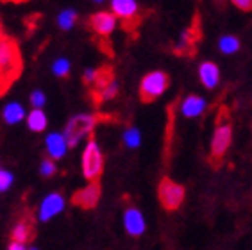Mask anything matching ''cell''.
Returning a JSON list of instances; mask_svg holds the SVG:
<instances>
[{"label": "cell", "instance_id": "cell-1", "mask_svg": "<svg viewBox=\"0 0 252 250\" xmlns=\"http://www.w3.org/2000/svg\"><path fill=\"white\" fill-rule=\"evenodd\" d=\"M22 72V54L16 39L0 31V95L18 79Z\"/></svg>", "mask_w": 252, "mask_h": 250}, {"label": "cell", "instance_id": "cell-2", "mask_svg": "<svg viewBox=\"0 0 252 250\" xmlns=\"http://www.w3.org/2000/svg\"><path fill=\"white\" fill-rule=\"evenodd\" d=\"M233 145V125L227 118H219L209 141V157L215 163H220Z\"/></svg>", "mask_w": 252, "mask_h": 250}, {"label": "cell", "instance_id": "cell-3", "mask_svg": "<svg viewBox=\"0 0 252 250\" xmlns=\"http://www.w3.org/2000/svg\"><path fill=\"white\" fill-rule=\"evenodd\" d=\"M97 122H98L97 115L83 113V115L73 116L63 130L64 138H66V141H68V147H70V149H72V147H77V145L81 143V140H84V138L90 140Z\"/></svg>", "mask_w": 252, "mask_h": 250}, {"label": "cell", "instance_id": "cell-4", "mask_svg": "<svg viewBox=\"0 0 252 250\" xmlns=\"http://www.w3.org/2000/svg\"><path fill=\"white\" fill-rule=\"evenodd\" d=\"M158 200L165 211H177L186 200V188L174 179L163 177L158 184Z\"/></svg>", "mask_w": 252, "mask_h": 250}, {"label": "cell", "instance_id": "cell-5", "mask_svg": "<svg viewBox=\"0 0 252 250\" xmlns=\"http://www.w3.org/2000/svg\"><path fill=\"white\" fill-rule=\"evenodd\" d=\"M170 86V77L168 73L163 70H152V72L145 73L140 82V98L143 102H154L159 96L165 95V92Z\"/></svg>", "mask_w": 252, "mask_h": 250}, {"label": "cell", "instance_id": "cell-6", "mask_svg": "<svg viewBox=\"0 0 252 250\" xmlns=\"http://www.w3.org/2000/svg\"><path fill=\"white\" fill-rule=\"evenodd\" d=\"M104 172V154L93 138L88 140L83 152V175L88 183H98Z\"/></svg>", "mask_w": 252, "mask_h": 250}, {"label": "cell", "instance_id": "cell-7", "mask_svg": "<svg viewBox=\"0 0 252 250\" xmlns=\"http://www.w3.org/2000/svg\"><path fill=\"white\" fill-rule=\"evenodd\" d=\"M88 25H90V29L97 34V36L107 38V36H111L115 32V29H117L118 18L113 15L111 11H98V13H93L90 16Z\"/></svg>", "mask_w": 252, "mask_h": 250}, {"label": "cell", "instance_id": "cell-8", "mask_svg": "<svg viewBox=\"0 0 252 250\" xmlns=\"http://www.w3.org/2000/svg\"><path fill=\"white\" fill-rule=\"evenodd\" d=\"M206 111H208V100L197 93H189V95L183 96V100L179 102V113L189 120L200 118Z\"/></svg>", "mask_w": 252, "mask_h": 250}, {"label": "cell", "instance_id": "cell-9", "mask_svg": "<svg viewBox=\"0 0 252 250\" xmlns=\"http://www.w3.org/2000/svg\"><path fill=\"white\" fill-rule=\"evenodd\" d=\"M124 229L127 231V234L132 238H140L145 234L147 231V221L143 213L138 207L131 206L124 211Z\"/></svg>", "mask_w": 252, "mask_h": 250}, {"label": "cell", "instance_id": "cell-10", "mask_svg": "<svg viewBox=\"0 0 252 250\" xmlns=\"http://www.w3.org/2000/svg\"><path fill=\"white\" fill-rule=\"evenodd\" d=\"M199 81L206 90H217L222 81V72L220 66L215 61H202L197 68Z\"/></svg>", "mask_w": 252, "mask_h": 250}, {"label": "cell", "instance_id": "cell-11", "mask_svg": "<svg viewBox=\"0 0 252 250\" xmlns=\"http://www.w3.org/2000/svg\"><path fill=\"white\" fill-rule=\"evenodd\" d=\"M98 200H100V184L98 183H88L72 197V202L83 209H93L98 204Z\"/></svg>", "mask_w": 252, "mask_h": 250}, {"label": "cell", "instance_id": "cell-12", "mask_svg": "<svg viewBox=\"0 0 252 250\" xmlns=\"http://www.w3.org/2000/svg\"><path fill=\"white\" fill-rule=\"evenodd\" d=\"M64 209V198L61 193H50L41 200V206H39L38 218L41 221H49L50 218H54L56 215Z\"/></svg>", "mask_w": 252, "mask_h": 250}, {"label": "cell", "instance_id": "cell-13", "mask_svg": "<svg viewBox=\"0 0 252 250\" xmlns=\"http://www.w3.org/2000/svg\"><path fill=\"white\" fill-rule=\"evenodd\" d=\"M111 13L117 18L124 20V24L127 27V22H132V20L138 18V13H140V5L134 0H113L111 2Z\"/></svg>", "mask_w": 252, "mask_h": 250}, {"label": "cell", "instance_id": "cell-14", "mask_svg": "<svg viewBox=\"0 0 252 250\" xmlns=\"http://www.w3.org/2000/svg\"><path fill=\"white\" fill-rule=\"evenodd\" d=\"M45 145H47V152H49L52 161H58V159L64 157L66 150L70 149L63 132H52V134H49L47 140H45Z\"/></svg>", "mask_w": 252, "mask_h": 250}, {"label": "cell", "instance_id": "cell-15", "mask_svg": "<svg viewBox=\"0 0 252 250\" xmlns=\"http://www.w3.org/2000/svg\"><path fill=\"white\" fill-rule=\"evenodd\" d=\"M11 238L13 241L16 243H27L34 238V227H32V221L29 218H24V220H20L15 227H13V232H11Z\"/></svg>", "mask_w": 252, "mask_h": 250}, {"label": "cell", "instance_id": "cell-16", "mask_svg": "<svg viewBox=\"0 0 252 250\" xmlns=\"http://www.w3.org/2000/svg\"><path fill=\"white\" fill-rule=\"evenodd\" d=\"M242 48V41L234 34H223L219 39V50L223 56H234L236 52H240Z\"/></svg>", "mask_w": 252, "mask_h": 250}, {"label": "cell", "instance_id": "cell-17", "mask_svg": "<svg viewBox=\"0 0 252 250\" xmlns=\"http://www.w3.org/2000/svg\"><path fill=\"white\" fill-rule=\"evenodd\" d=\"M2 116H4L5 124H18V122H22L25 118V111L24 107L20 106L18 102H11V104H7V106L4 107V111H2Z\"/></svg>", "mask_w": 252, "mask_h": 250}, {"label": "cell", "instance_id": "cell-18", "mask_svg": "<svg viewBox=\"0 0 252 250\" xmlns=\"http://www.w3.org/2000/svg\"><path fill=\"white\" fill-rule=\"evenodd\" d=\"M27 125L32 132H41L47 129V115L43 113V109H32L27 115Z\"/></svg>", "mask_w": 252, "mask_h": 250}, {"label": "cell", "instance_id": "cell-19", "mask_svg": "<svg viewBox=\"0 0 252 250\" xmlns=\"http://www.w3.org/2000/svg\"><path fill=\"white\" fill-rule=\"evenodd\" d=\"M122 141L126 145L127 149H138L141 145V132L138 127H127L124 130V134H122Z\"/></svg>", "mask_w": 252, "mask_h": 250}, {"label": "cell", "instance_id": "cell-20", "mask_svg": "<svg viewBox=\"0 0 252 250\" xmlns=\"http://www.w3.org/2000/svg\"><path fill=\"white\" fill-rule=\"evenodd\" d=\"M75 22H77V13L73 9H64L59 13L58 16V25L61 27L63 31H70L75 25Z\"/></svg>", "mask_w": 252, "mask_h": 250}, {"label": "cell", "instance_id": "cell-21", "mask_svg": "<svg viewBox=\"0 0 252 250\" xmlns=\"http://www.w3.org/2000/svg\"><path fill=\"white\" fill-rule=\"evenodd\" d=\"M52 72L56 73L58 77H66L68 73H70V61L64 58L56 59L52 64Z\"/></svg>", "mask_w": 252, "mask_h": 250}, {"label": "cell", "instance_id": "cell-22", "mask_svg": "<svg viewBox=\"0 0 252 250\" xmlns=\"http://www.w3.org/2000/svg\"><path fill=\"white\" fill-rule=\"evenodd\" d=\"M191 29H188V31H185V32L181 34V38H179V41H177V45H175V50L177 52H183L185 48H189L191 47V41H193V36H191Z\"/></svg>", "mask_w": 252, "mask_h": 250}, {"label": "cell", "instance_id": "cell-23", "mask_svg": "<svg viewBox=\"0 0 252 250\" xmlns=\"http://www.w3.org/2000/svg\"><path fill=\"white\" fill-rule=\"evenodd\" d=\"M31 104L34 106V109H41L45 106V93L41 90L31 93Z\"/></svg>", "mask_w": 252, "mask_h": 250}, {"label": "cell", "instance_id": "cell-24", "mask_svg": "<svg viewBox=\"0 0 252 250\" xmlns=\"http://www.w3.org/2000/svg\"><path fill=\"white\" fill-rule=\"evenodd\" d=\"M56 163H54L52 159H45L43 163H41V166H39V173L41 175H45V177H50V175H54L56 173Z\"/></svg>", "mask_w": 252, "mask_h": 250}, {"label": "cell", "instance_id": "cell-25", "mask_svg": "<svg viewBox=\"0 0 252 250\" xmlns=\"http://www.w3.org/2000/svg\"><path fill=\"white\" fill-rule=\"evenodd\" d=\"M11 184H13V173L5 172V170L0 168V191L9 189Z\"/></svg>", "mask_w": 252, "mask_h": 250}, {"label": "cell", "instance_id": "cell-26", "mask_svg": "<svg viewBox=\"0 0 252 250\" xmlns=\"http://www.w3.org/2000/svg\"><path fill=\"white\" fill-rule=\"evenodd\" d=\"M98 73H100V70H95V68H86V70H84V75H83L84 82H86V84H90V86H95V82H97V79H98Z\"/></svg>", "mask_w": 252, "mask_h": 250}, {"label": "cell", "instance_id": "cell-27", "mask_svg": "<svg viewBox=\"0 0 252 250\" xmlns=\"http://www.w3.org/2000/svg\"><path fill=\"white\" fill-rule=\"evenodd\" d=\"M233 5L236 9L245 11V13L252 11V0H233Z\"/></svg>", "mask_w": 252, "mask_h": 250}, {"label": "cell", "instance_id": "cell-28", "mask_svg": "<svg viewBox=\"0 0 252 250\" xmlns=\"http://www.w3.org/2000/svg\"><path fill=\"white\" fill-rule=\"evenodd\" d=\"M7 250H27V249H25L24 243H16V241H11V245H9V249H7Z\"/></svg>", "mask_w": 252, "mask_h": 250}, {"label": "cell", "instance_id": "cell-29", "mask_svg": "<svg viewBox=\"0 0 252 250\" xmlns=\"http://www.w3.org/2000/svg\"><path fill=\"white\" fill-rule=\"evenodd\" d=\"M29 250H36V249H29Z\"/></svg>", "mask_w": 252, "mask_h": 250}]
</instances>
